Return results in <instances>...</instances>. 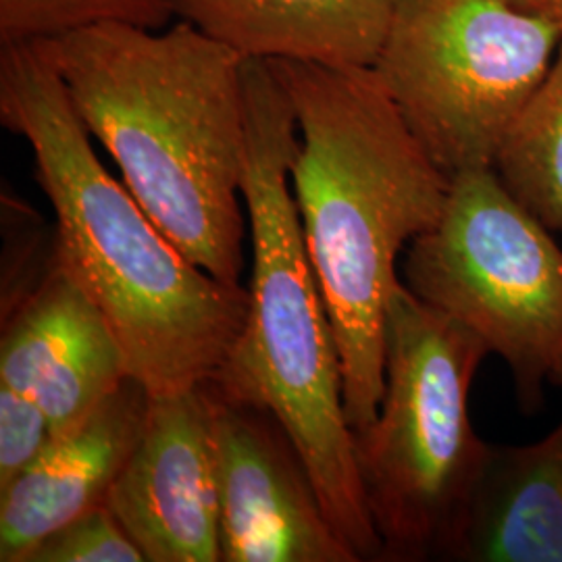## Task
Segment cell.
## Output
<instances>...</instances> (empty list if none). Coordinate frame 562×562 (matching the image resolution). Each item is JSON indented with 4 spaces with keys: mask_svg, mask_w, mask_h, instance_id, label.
Returning <instances> with one entry per match:
<instances>
[{
    "mask_svg": "<svg viewBox=\"0 0 562 562\" xmlns=\"http://www.w3.org/2000/svg\"><path fill=\"white\" fill-rule=\"evenodd\" d=\"M0 121L30 144L57 222L55 255L113 329L130 378L150 396L211 382L240 336L248 290L190 261L104 169L34 44L0 50Z\"/></svg>",
    "mask_w": 562,
    "mask_h": 562,
    "instance_id": "obj_1",
    "label": "cell"
},
{
    "mask_svg": "<svg viewBox=\"0 0 562 562\" xmlns=\"http://www.w3.org/2000/svg\"><path fill=\"white\" fill-rule=\"evenodd\" d=\"M301 144L290 181L338 344L352 431L380 413L385 323L408 244L440 222L450 178L411 132L373 67L269 60Z\"/></svg>",
    "mask_w": 562,
    "mask_h": 562,
    "instance_id": "obj_2",
    "label": "cell"
},
{
    "mask_svg": "<svg viewBox=\"0 0 562 562\" xmlns=\"http://www.w3.org/2000/svg\"><path fill=\"white\" fill-rule=\"evenodd\" d=\"M34 46L165 236L241 285L246 59L186 21L165 32L104 23Z\"/></svg>",
    "mask_w": 562,
    "mask_h": 562,
    "instance_id": "obj_3",
    "label": "cell"
},
{
    "mask_svg": "<svg viewBox=\"0 0 562 562\" xmlns=\"http://www.w3.org/2000/svg\"><path fill=\"white\" fill-rule=\"evenodd\" d=\"M241 201L252 273L240 336L211 385L269 411L301 452L325 515L357 561H382L344 411L338 344L302 234L290 171L301 134L269 60H244Z\"/></svg>",
    "mask_w": 562,
    "mask_h": 562,
    "instance_id": "obj_4",
    "label": "cell"
},
{
    "mask_svg": "<svg viewBox=\"0 0 562 562\" xmlns=\"http://www.w3.org/2000/svg\"><path fill=\"white\" fill-rule=\"evenodd\" d=\"M490 355L471 329L404 283L387 308L380 413L355 431L357 464L383 561L452 559L492 446L469 419Z\"/></svg>",
    "mask_w": 562,
    "mask_h": 562,
    "instance_id": "obj_5",
    "label": "cell"
},
{
    "mask_svg": "<svg viewBox=\"0 0 562 562\" xmlns=\"http://www.w3.org/2000/svg\"><path fill=\"white\" fill-rule=\"evenodd\" d=\"M561 42L508 0H401L373 71L452 180L494 167Z\"/></svg>",
    "mask_w": 562,
    "mask_h": 562,
    "instance_id": "obj_6",
    "label": "cell"
},
{
    "mask_svg": "<svg viewBox=\"0 0 562 562\" xmlns=\"http://www.w3.org/2000/svg\"><path fill=\"white\" fill-rule=\"evenodd\" d=\"M494 167L450 180L440 222L408 244L401 280L510 369L533 413L562 361V250Z\"/></svg>",
    "mask_w": 562,
    "mask_h": 562,
    "instance_id": "obj_7",
    "label": "cell"
},
{
    "mask_svg": "<svg viewBox=\"0 0 562 562\" xmlns=\"http://www.w3.org/2000/svg\"><path fill=\"white\" fill-rule=\"evenodd\" d=\"M223 562H357L281 423L204 383Z\"/></svg>",
    "mask_w": 562,
    "mask_h": 562,
    "instance_id": "obj_8",
    "label": "cell"
},
{
    "mask_svg": "<svg viewBox=\"0 0 562 562\" xmlns=\"http://www.w3.org/2000/svg\"><path fill=\"white\" fill-rule=\"evenodd\" d=\"M2 288L0 382L38 402L60 436L130 380L120 341L60 265L55 241L41 278Z\"/></svg>",
    "mask_w": 562,
    "mask_h": 562,
    "instance_id": "obj_9",
    "label": "cell"
},
{
    "mask_svg": "<svg viewBox=\"0 0 562 562\" xmlns=\"http://www.w3.org/2000/svg\"><path fill=\"white\" fill-rule=\"evenodd\" d=\"M104 504L146 562H220V492L204 383L150 396L142 440Z\"/></svg>",
    "mask_w": 562,
    "mask_h": 562,
    "instance_id": "obj_10",
    "label": "cell"
},
{
    "mask_svg": "<svg viewBox=\"0 0 562 562\" xmlns=\"http://www.w3.org/2000/svg\"><path fill=\"white\" fill-rule=\"evenodd\" d=\"M150 392L127 380L0 490V562H27L59 527L106 501L142 440Z\"/></svg>",
    "mask_w": 562,
    "mask_h": 562,
    "instance_id": "obj_11",
    "label": "cell"
},
{
    "mask_svg": "<svg viewBox=\"0 0 562 562\" xmlns=\"http://www.w3.org/2000/svg\"><path fill=\"white\" fill-rule=\"evenodd\" d=\"M401 0H173L178 21L241 59L373 67Z\"/></svg>",
    "mask_w": 562,
    "mask_h": 562,
    "instance_id": "obj_12",
    "label": "cell"
},
{
    "mask_svg": "<svg viewBox=\"0 0 562 562\" xmlns=\"http://www.w3.org/2000/svg\"><path fill=\"white\" fill-rule=\"evenodd\" d=\"M452 559L562 562V422L540 442L492 446Z\"/></svg>",
    "mask_w": 562,
    "mask_h": 562,
    "instance_id": "obj_13",
    "label": "cell"
},
{
    "mask_svg": "<svg viewBox=\"0 0 562 562\" xmlns=\"http://www.w3.org/2000/svg\"><path fill=\"white\" fill-rule=\"evenodd\" d=\"M506 190L562 232V42L546 78L510 127L494 162Z\"/></svg>",
    "mask_w": 562,
    "mask_h": 562,
    "instance_id": "obj_14",
    "label": "cell"
},
{
    "mask_svg": "<svg viewBox=\"0 0 562 562\" xmlns=\"http://www.w3.org/2000/svg\"><path fill=\"white\" fill-rule=\"evenodd\" d=\"M173 0H0V44H34L104 23L162 30Z\"/></svg>",
    "mask_w": 562,
    "mask_h": 562,
    "instance_id": "obj_15",
    "label": "cell"
},
{
    "mask_svg": "<svg viewBox=\"0 0 562 562\" xmlns=\"http://www.w3.org/2000/svg\"><path fill=\"white\" fill-rule=\"evenodd\" d=\"M27 562H146L117 517L101 504L42 540Z\"/></svg>",
    "mask_w": 562,
    "mask_h": 562,
    "instance_id": "obj_16",
    "label": "cell"
},
{
    "mask_svg": "<svg viewBox=\"0 0 562 562\" xmlns=\"http://www.w3.org/2000/svg\"><path fill=\"white\" fill-rule=\"evenodd\" d=\"M53 427L41 404L0 382V490L41 457Z\"/></svg>",
    "mask_w": 562,
    "mask_h": 562,
    "instance_id": "obj_17",
    "label": "cell"
},
{
    "mask_svg": "<svg viewBox=\"0 0 562 562\" xmlns=\"http://www.w3.org/2000/svg\"><path fill=\"white\" fill-rule=\"evenodd\" d=\"M508 2L550 21L562 34V0H508Z\"/></svg>",
    "mask_w": 562,
    "mask_h": 562,
    "instance_id": "obj_18",
    "label": "cell"
},
{
    "mask_svg": "<svg viewBox=\"0 0 562 562\" xmlns=\"http://www.w3.org/2000/svg\"><path fill=\"white\" fill-rule=\"evenodd\" d=\"M552 383H554V385H561L562 387V361L561 364L557 367V371L552 373Z\"/></svg>",
    "mask_w": 562,
    "mask_h": 562,
    "instance_id": "obj_19",
    "label": "cell"
}]
</instances>
